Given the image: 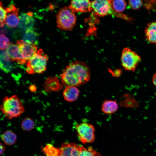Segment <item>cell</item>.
Masks as SVG:
<instances>
[{
  "label": "cell",
  "instance_id": "cell-8",
  "mask_svg": "<svg viewBox=\"0 0 156 156\" xmlns=\"http://www.w3.org/2000/svg\"><path fill=\"white\" fill-rule=\"evenodd\" d=\"M16 44L19 47L23 59L26 62L38 50L37 46L36 44L28 43L23 40H17Z\"/></svg>",
  "mask_w": 156,
  "mask_h": 156
},
{
  "label": "cell",
  "instance_id": "cell-21",
  "mask_svg": "<svg viewBox=\"0 0 156 156\" xmlns=\"http://www.w3.org/2000/svg\"><path fill=\"white\" fill-rule=\"evenodd\" d=\"M78 156H101L100 154L96 152L91 146L86 148L80 146Z\"/></svg>",
  "mask_w": 156,
  "mask_h": 156
},
{
  "label": "cell",
  "instance_id": "cell-27",
  "mask_svg": "<svg viewBox=\"0 0 156 156\" xmlns=\"http://www.w3.org/2000/svg\"><path fill=\"white\" fill-rule=\"evenodd\" d=\"M10 44L9 39L3 34L0 35V47L1 50L6 49Z\"/></svg>",
  "mask_w": 156,
  "mask_h": 156
},
{
  "label": "cell",
  "instance_id": "cell-4",
  "mask_svg": "<svg viewBox=\"0 0 156 156\" xmlns=\"http://www.w3.org/2000/svg\"><path fill=\"white\" fill-rule=\"evenodd\" d=\"M48 59L47 55L40 49L26 63V71L28 74H40L46 70L47 62Z\"/></svg>",
  "mask_w": 156,
  "mask_h": 156
},
{
  "label": "cell",
  "instance_id": "cell-17",
  "mask_svg": "<svg viewBox=\"0 0 156 156\" xmlns=\"http://www.w3.org/2000/svg\"><path fill=\"white\" fill-rule=\"evenodd\" d=\"M118 109V104L116 100H105L101 105L102 111L107 114L114 113Z\"/></svg>",
  "mask_w": 156,
  "mask_h": 156
},
{
  "label": "cell",
  "instance_id": "cell-29",
  "mask_svg": "<svg viewBox=\"0 0 156 156\" xmlns=\"http://www.w3.org/2000/svg\"><path fill=\"white\" fill-rule=\"evenodd\" d=\"M5 146L1 143H0V155H1L4 153L5 149Z\"/></svg>",
  "mask_w": 156,
  "mask_h": 156
},
{
  "label": "cell",
  "instance_id": "cell-26",
  "mask_svg": "<svg viewBox=\"0 0 156 156\" xmlns=\"http://www.w3.org/2000/svg\"><path fill=\"white\" fill-rule=\"evenodd\" d=\"M128 3L130 8L133 10H138L142 6V0H128Z\"/></svg>",
  "mask_w": 156,
  "mask_h": 156
},
{
  "label": "cell",
  "instance_id": "cell-13",
  "mask_svg": "<svg viewBox=\"0 0 156 156\" xmlns=\"http://www.w3.org/2000/svg\"><path fill=\"white\" fill-rule=\"evenodd\" d=\"M144 32L148 41L156 46V21L148 23L145 29Z\"/></svg>",
  "mask_w": 156,
  "mask_h": 156
},
{
  "label": "cell",
  "instance_id": "cell-20",
  "mask_svg": "<svg viewBox=\"0 0 156 156\" xmlns=\"http://www.w3.org/2000/svg\"><path fill=\"white\" fill-rule=\"evenodd\" d=\"M42 150L46 156H60L61 155L60 148H55L50 144H48L42 147Z\"/></svg>",
  "mask_w": 156,
  "mask_h": 156
},
{
  "label": "cell",
  "instance_id": "cell-6",
  "mask_svg": "<svg viewBox=\"0 0 156 156\" xmlns=\"http://www.w3.org/2000/svg\"><path fill=\"white\" fill-rule=\"evenodd\" d=\"M141 59L140 57L135 51L128 48L123 49L121 61L122 65L125 70L134 71Z\"/></svg>",
  "mask_w": 156,
  "mask_h": 156
},
{
  "label": "cell",
  "instance_id": "cell-15",
  "mask_svg": "<svg viewBox=\"0 0 156 156\" xmlns=\"http://www.w3.org/2000/svg\"><path fill=\"white\" fill-rule=\"evenodd\" d=\"M79 94V91L75 86H67L66 87L63 92V96L65 100L71 102L77 99Z\"/></svg>",
  "mask_w": 156,
  "mask_h": 156
},
{
  "label": "cell",
  "instance_id": "cell-25",
  "mask_svg": "<svg viewBox=\"0 0 156 156\" xmlns=\"http://www.w3.org/2000/svg\"><path fill=\"white\" fill-rule=\"evenodd\" d=\"M7 15V12L6 8L3 7L1 1L0 23L1 27L4 26L5 24V21Z\"/></svg>",
  "mask_w": 156,
  "mask_h": 156
},
{
  "label": "cell",
  "instance_id": "cell-28",
  "mask_svg": "<svg viewBox=\"0 0 156 156\" xmlns=\"http://www.w3.org/2000/svg\"><path fill=\"white\" fill-rule=\"evenodd\" d=\"M121 71L120 70L118 69L115 70L114 72L112 73V75L114 77H118L121 75Z\"/></svg>",
  "mask_w": 156,
  "mask_h": 156
},
{
  "label": "cell",
  "instance_id": "cell-3",
  "mask_svg": "<svg viewBox=\"0 0 156 156\" xmlns=\"http://www.w3.org/2000/svg\"><path fill=\"white\" fill-rule=\"evenodd\" d=\"M112 0H94L91 2L92 10L95 15L99 16L113 15L131 22L133 19L127 15L117 13L114 10L112 5Z\"/></svg>",
  "mask_w": 156,
  "mask_h": 156
},
{
  "label": "cell",
  "instance_id": "cell-31",
  "mask_svg": "<svg viewBox=\"0 0 156 156\" xmlns=\"http://www.w3.org/2000/svg\"><path fill=\"white\" fill-rule=\"evenodd\" d=\"M30 90L32 92L35 91L36 90V88L34 85H31L29 87Z\"/></svg>",
  "mask_w": 156,
  "mask_h": 156
},
{
  "label": "cell",
  "instance_id": "cell-5",
  "mask_svg": "<svg viewBox=\"0 0 156 156\" xmlns=\"http://www.w3.org/2000/svg\"><path fill=\"white\" fill-rule=\"evenodd\" d=\"M56 17L57 27L61 30H71L75 24L76 16L69 7L61 8Z\"/></svg>",
  "mask_w": 156,
  "mask_h": 156
},
{
  "label": "cell",
  "instance_id": "cell-16",
  "mask_svg": "<svg viewBox=\"0 0 156 156\" xmlns=\"http://www.w3.org/2000/svg\"><path fill=\"white\" fill-rule=\"evenodd\" d=\"M18 9L16 7L7 15L5 20V24L7 26L11 27H16L20 22L19 17L18 15Z\"/></svg>",
  "mask_w": 156,
  "mask_h": 156
},
{
  "label": "cell",
  "instance_id": "cell-7",
  "mask_svg": "<svg viewBox=\"0 0 156 156\" xmlns=\"http://www.w3.org/2000/svg\"><path fill=\"white\" fill-rule=\"evenodd\" d=\"M78 137L83 144L93 142L95 139V129L93 126L87 122L77 124L75 126Z\"/></svg>",
  "mask_w": 156,
  "mask_h": 156
},
{
  "label": "cell",
  "instance_id": "cell-24",
  "mask_svg": "<svg viewBox=\"0 0 156 156\" xmlns=\"http://www.w3.org/2000/svg\"><path fill=\"white\" fill-rule=\"evenodd\" d=\"M34 121L32 118L29 117H26L22 121L21 127L24 130L30 131L34 128Z\"/></svg>",
  "mask_w": 156,
  "mask_h": 156
},
{
  "label": "cell",
  "instance_id": "cell-19",
  "mask_svg": "<svg viewBox=\"0 0 156 156\" xmlns=\"http://www.w3.org/2000/svg\"><path fill=\"white\" fill-rule=\"evenodd\" d=\"M17 136L12 131L7 130L4 131L1 135V138L4 143L8 146L12 145L16 142Z\"/></svg>",
  "mask_w": 156,
  "mask_h": 156
},
{
  "label": "cell",
  "instance_id": "cell-12",
  "mask_svg": "<svg viewBox=\"0 0 156 156\" xmlns=\"http://www.w3.org/2000/svg\"><path fill=\"white\" fill-rule=\"evenodd\" d=\"M19 26L26 30L32 29L35 20L33 17V13L31 12L22 13L19 16Z\"/></svg>",
  "mask_w": 156,
  "mask_h": 156
},
{
  "label": "cell",
  "instance_id": "cell-2",
  "mask_svg": "<svg viewBox=\"0 0 156 156\" xmlns=\"http://www.w3.org/2000/svg\"><path fill=\"white\" fill-rule=\"evenodd\" d=\"M0 109L5 116L10 119L19 117L25 111L20 99L15 95L4 97Z\"/></svg>",
  "mask_w": 156,
  "mask_h": 156
},
{
  "label": "cell",
  "instance_id": "cell-30",
  "mask_svg": "<svg viewBox=\"0 0 156 156\" xmlns=\"http://www.w3.org/2000/svg\"><path fill=\"white\" fill-rule=\"evenodd\" d=\"M152 82L153 85L156 86V73L154 74L153 77Z\"/></svg>",
  "mask_w": 156,
  "mask_h": 156
},
{
  "label": "cell",
  "instance_id": "cell-14",
  "mask_svg": "<svg viewBox=\"0 0 156 156\" xmlns=\"http://www.w3.org/2000/svg\"><path fill=\"white\" fill-rule=\"evenodd\" d=\"M120 105L123 107L134 108L138 107L139 103L131 94L126 93L120 97Z\"/></svg>",
  "mask_w": 156,
  "mask_h": 156
},
{
  "label": "cell",
  "instance_id": "cell-11",
  "mask_svg": "<svg viewBox=\"0 0 156 156\" xmlns=\"http://www.w3.org/2000/svg\"><path fill=\"white\" fill-rule=\"evenodd\" d=\"M80 147V145L74 143H63L60 148V156H78Z\"/></svg>",
  "mask_w": 156,
  "mask_h": 156
},
{
  "label": "cell",
  "instance_id": "cell-18",
  "mask_svg": "<svg viewBox=\"0 0 156 156\" xmlns=\"http://www.w3.org/2000/svg\"><path fill=\"white\" fill-rule=\"evenodd\" d=\"M11 60L7 54L6 51H3L1 52L0 55V66L4 72H10L12 68L10 63Z\"/></svg>",
  "mask_w": 156,
  "mask_h": 156
},
{
  "label": "cell",
  "instance_id": "cell-23",
  "mask_svg": "<svg viewBox=\"0 0 156 156\" xmlns=\"http://www.w3.org/2000/svg\"><path fill=\"white\" fill-rule=\"evenodd\" d=\"M23 38V40L27 42L36 44L35 42L36 39V35L32 29L26 30Z\"/></svg>",
  "mask_w": 156,
  "mask_h": 156
},
{
  "label": "cell",
  "instance_id": "cell-22",
  "mask_svg": "<svg viewBox=\"0 0 156 156\" xmlns=\"http://www.w3.org/2000/svg\"><path fill=\"white\" fill-rule=\"evenodd\" d=\"M112 5L114 11L118 13H121L124 11L127 6L125 0H112Z\"/></svg>",
  "mask_w": 156,
  "mask_h": 156
},
{
  "label": "cell",
  "instance_id": "cell-10",
  "mask_svg": "<svg viewBox=\"0 0 156 156\" xmlns=\"http://www.w3.org/2000/svg\"><path fill=\"white\" fill-rule=\"evenodd\" d=\"M5 51L11 61H16L21 65L26 63L23 59L20 49L16 44L10 43Z\"/></svg>",
  "mask_w": 156,
  "mask_h": 156
},
{
  "label": "cell",
  "instance_id": "cell-9",
  "mask_svg": "<svg viewBox=\"0 0 156 156\" xmlns=\"http://www.w3.org/2000/svg\"><path fill=\"white\" fill-rule=\"evenodd\" d=\"M69 7L74 13L89 12L92 10L90 0H71Z\"/></svg>",
  "mask_w": 156,
  "mask_h": 156
},
{
  "label": "cell",
  "instance_id": "cell-1",
  "mask_svg": "<svg viewBox=\"0 0 156 156\" xmlns=\"http://www.w3.org/2000/svg\"><path fill=\"white\" fill-rule=\"evenodd\" d=\"M63 85L79 86L88 82L90 79V69L84 62L75 61L70 63L60 75Z\"/></svg>",
  "mask_w": 156,
  "mask_h": 156
}]
</instances>
